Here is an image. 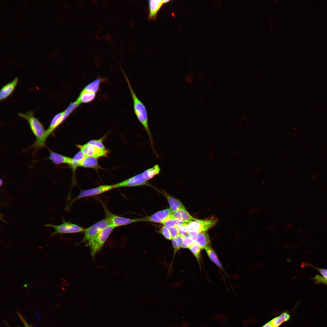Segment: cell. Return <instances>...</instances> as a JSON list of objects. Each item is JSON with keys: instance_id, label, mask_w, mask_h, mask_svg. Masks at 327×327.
Segmentation results:
<instances>
[{"instance_id": "60d3db41", "label": "cell", "mask_w": 327, "mask_h": 327, "mask_svg": "<svg viewBox=\"0 0 327 327\" xmlns=\"http://www.w3.org/2000/svg\"><path fill=\"white\" fill-rule=\"evenodd\" d=\"M286 261L289 262H290L291 261V258L289 257H288Z\"/></svg>"}, {"instance_id": "484cf974", "label": "cell", "mask_w": 327, "mask_h": 327, "mask_svg": "<svg viewBox=\"0 0 327 327\" xmlns=\"http://www.w3.org/2000/svg\"><path fill=\"white\" fill-rule=\"evenodd\" d=\"M188 223L171 218L166 220L162 224L168 228H170L173 226H177L178 227L183 225H187Z\"/></svg>"}, {"instance_id": "d4e9b609", "label": "cell", "mask_w": 327, "mask_h": 327, "mask_svg": "<svg viewBox=\"0 0 327 327\" xmlns=\"http://www.w3.org/2000/svg\"><path fill=\"white\" fill-rule=\"evenodd\" d=\"M104 80V79L97 78L86 86L83 89L87 91L96 93L99 90L100 83Z\"/></svg>"}, {"instance_id": "cb8c5ba5", "label": "cell", "mask_w": 327, "mask_h": 327, "mask_svg": "<svg viewBox=\"0 0 327 327\" xmlns=\"http://www.w3.org/2000/svg\"><path fill=\"white\" fill-rule=\"evenodd\" d=\"M205 249L207 255L211 261L219 268L224 271L221 264L220 263L216 254L213 249L210 246L206 247Z\"/></svg>"}, {"instance_id": "603a6c76", "label": "cell", "mask_w": 327, "mask_h": 327, "mask_svg": "<svg viewBox=\"0 0 327 327\" xmlns=\"http://www.w3.org/2000/svg\"><path fill=\"white\" fill-rule=\"evenodd\" d=\"M290 318V316L288 313H282L279 315L277 316L270 321L273 327H279L284 322L288 321Z\"/></svg>"}, {"instance_id": "8d00e7d4", "label": "cell", "mask_w": 327, "mask_h": 327, "mask_svg": "<svg viewBox=\"0 0 327 327\" xmlns=\"http://www.w3.org/2000/svg\"><path fill=\"white\" fill-rule=\"evenodd\" d=\"M19 315L20 317L21 318V319L22 321L24 323V325L26 326V327H29L27 323H26V322L25 321L24 319L22 318V317L21 316H20V315Z\"/></svg>"}, {"instance_id": "7bdbcfd3", "label": "cell", "mask_w": 327, "mask_h": 327, "mask_svg": "<svg viewBox=\"0 0 327 327\" xmlns=\"http://www.w3.org/2000/svg\"><path fill=\"white\" fill-rule=\"evenodd\" d=\"M111 37V34H109L107 36V38H109Z\"/></svg>"}, {"instance_id": "8992f818", "label": "cell", "mask_w": 327, "mask_h": 327, "mask_svg": "<svg viewBox=\"0 0 327 327\" xmlns=\"http://www.w3.org/2000/svg\"><path fill=\"white\" fill-rule=\"evenodd\" d=\"M109 224V220L106 218L84 229V235L81 242L89 241L100 233Z\"/></svg>"}, {"instance_id": "9a60e30c", "label": "cell", "mask_w": 327, "mask_h": 327, "mask_svg": "<svg viewBox=\"0 0 327 327\" xmlns=\"http://www.w3.org/2000/svg\"><path fill=\"white\" fill-rule=\"evenodd\" d=\"M18 81V78L16 77L12 81L4 85L0 91V100H3L10 96L12 93Z\"/></svg>"}, {"instance_id": "4316f807", "label": "cell", "mask_w": 327, "mask_h": 327, "mask_svg": "<svg viewBox=\"0 0 327 327\" xmlns=\"http://www.w3.org/2000/svg\"><path fill=\"white\" fill-rule=\"evenodd\" d=\"M189 249L200 264V254L202 249L200 247L197 243L194 242Z\"/></svg>"}, {"instance_id": "ee69618b", "label": "cell", "mask_w": 327, "mask_h": 327, "mask_svg": "<svg viewBox=\"0 0 327 327\" xmlns=\"http://www.w3.org/2000/svg\"><path fill=\"white\" fill-rule=\"evenodd\" d=\"M3 182L2 180L1 179V180H0V186H1L3 184Z\"/></svg>"}, {"instance_id": "e575fe53", "label": "cell", "mask_w": 327, "mask_h": 327, "mask_svg": "<svg viewBox=\"0 0 327 327\" xmlns=\"http://www.w3.org/2000/svg\"><path fill=\"white\" fill-rule=\"evenodd\" d=\"M318 270L323 277L327 279V269H324L317 268Z\"/></svg>"}, {"instance_id": "6da1fadb", "label": "cell", "mask_w": 327, "mask_h": 327, "mask_svg": "<svg viewBox=\"0 0 327 327\" xmlns=\"http://www.w3.org/2000/svg\"><path fill=\"white\" fill-rule=\"evenodd\" d=\"M121 71L127 81L131 94L133 101V107L134 113L138 120L142 124L147 133L153 150L155 154L157 155L154 147L153 140L151 133L149 127L148 115L146 107L144 103L139 100L137 96L131 87L128 78L124 73L123 70H122Z\"/></svg>"}, {"instance_id": "d6986e66", "label": "cell", "mask_w": 327, "mask_h": 327, "mask_svg": "<svg viewBox=\"0 0 327 327\" xmlns=\"http://www.w3.org/2000/svg\"><path fill=\"white\" fill-rule=\"evenodd\" d=\"M78 167L93 168L96 170L102 169L98 164L97 158L87 156L80 163Z\"/></svg>"}, {"instance_id": "2e32d148", "label": "cell", "mask_w": 327, "mask_h": 327, "mask_svg": "<svg viewBox=\"0 0 327 327\" xmlns=\"http://www.w3.org/2000/svg\"><path fill=\"white\" fill-rule=\"evenodd\" d=\"M192 238L194 242L198 245L202 249L210 246V237L208 233L206 232L198 233L195 236Z\"/></svg>"}, {"instance_id": "9c48e42d", "label": "cell", "mask_w": 327, "mask_h": 327, "mask_svg": "<svg viewBox=\"0 0 327 327\" xmlns=\"http://www.w3.org/2000/svg\"><path fill=\"white\" fill-rule=\"evenodd\" d=\"M150 185L142 173L135 175L127 179L113 185V188L124 187H132Z\"/></svg>"}, {"instance_id": "681fc988", "label": "cell", "mask_w": 327, "mask_h": 327, "mask_svg": "<svg viewBox=\"0 0 327 327\" xmlns=\"http://www.w3.org/2000/svg\"><path fill=\"white\" fill-rule=\"evenodd\" d=\"M8 327H9L8 326Z\"/></svg>"}, {"instance_id": "d590c367", "label": "cell", "mask_w": 327, "mask_h": 327, "mask_svg": "<svg viewBox=\"0 0 327 327\" xmlns=\"http://www.w3.org/2000/svg\"><path fill=\"white\" fill-rule=\"evenodd\" d=\"M262 327H273L270 321L263 325Z\"/></svg>"}, {"instance_id": "1f68e13d", "label": "cell", "mask_w": 327, "mask_h": 327, "mask_svg": "<svg viewBox=\"0 0 327 327\" xmlns=\"http://www.w3.org/2000/svg\"><path fill=\"white\" fill-rule=\"evenodd\" d=\"M170 231L172 239L176 238L180 235L178 228L177 226H173L169 228Z\"/></svg>"}, {"instance_id": "30bf717a", "label": "cell", "mask_w": 327, "mask_h": 327, "mask_svg": "<svg viewBox=\"0 0 327 327\" xmlns=\"http://www.w3.org/2000/svg\"><path fill=\"white\" fill-rule=\"evenodd\" d=\"M112 189H113V185H103L94 188L82 190L77 197L71 201L70 204L78 199L100 194Z\"/></svg>"}, {"instance_id": "e0dca14e", "label": "cell", "mask_w": 327, "mask_h": 327, "mask_svg": "<svg viewBox=\"0 0 327 327\" xmlns=\"http://www.w3.org/2000/svg\"><path fill=\"white\" fill-rule=\"evenodd\" d=\"M49 159L56 165L67 164L70 165L72 162V158L49 150Z\"/></svg>"}, {"instance_id": "ac0fdd59", "label": "cell", "mask_w": 327, "mask_h": 327, "mask_svg": "<svg viewBox=\"0 0 327 327\" xmlns=\"http://www.w3.org/2000/svg\"><path fill=\"white\" fill-rule=\"evenodd\" d=\"M171 218L176 219L186 223H189L197 220L192 216L185 209L180 210L172 213Z\"/></svg>"}, {"instance_id": "ba28073f", "label": "cell", "mask_w": 327, "mask_h": 327, "mask_svg": "<svg viewBox=\"0 0 327 327\" xmlns=\"http://www.w3.org/2000/svg\"><path fill=\"white\" fill-rule=\"evenodd\" d=\"M106 218L109 220L110 224L115 227L129 224L133 223L144 221V219H130L114 214L107 209L104 208Z\"/></svg>"}, {"instance_id": "5b68a950", "label": "cell", "mask_w": 327, "mask_h": 327, "mask_svg": "<svg viewBox=\"0 0 327 327\" xmlns=\"http://www.w3.org/2000/svg\"><path fill=\"white\" fill-rule=\"evenodd\" d=\"M45 226L51 227L54 229V231L51 234L53 236L57 234L73 233H81L84 231V229L78 225L73 223L70 222H66L64 220L62 223L58 225H55L51 224H47Z\"/></svg>"}, {"instance_id": "836d02e7", "label": "cell", "mask_w": 327, "mask_h": 327, "mask_svg": "<svg viewBox=\"0 0 327 327\" xmlns=\"http://www.w3.org/2000/svg\"><path fill=\"white\" fill-rule=\"evenodd\" d=\"M314 279L318 283H322L327 285V279L319 275L316 276Z\"/></svg>"}, {"instance_id": "ab89813d", "label": "cell", "mask_w": 327, "mask_h": 327, "mask_svg": "<svg viewBox=\"0 0 327 327\" xmlns=\"http://www.w3.org/2000/svg\"><path fill=\"white\" fill-rule=\"evenodd\" d=\"M64 5H65V7H66V8H67V9H68V10H69V9H69V7H68V5H67V4H66V3H65L64 4Z\"/></svg>"}, {"instance_id": "c3c4849f", "label": "cell", "mask_w": 327, "mask_h": 327, "mask_svg": "<svg viewBox=\"0 0 327 327\" xmlns=\"http://www.w3.org/2000/svg\"><path fill=\"white\" fill-rule=\"evenodd\" d=\"M108 19H109V20L110 21H112V19H111V18H108Z\"/></svg>"}, {"instance_id": "f1b7e54d", "label": "cell", "mask_w": 327, "mask_h": 327, "mask_svg": "<svg viewBox=\"0 0 327 327\" xmlns=\"http://www.w3.org/2000/svg\"><path fill=\"white\" fill-rule=\"evenodd\" d=\"M107 136V134H106L99 139L90 140L87 143L101 149H106L103 143L104 140L106 138Z\"/></svg>"}, {"instance_id": "4fadbf2b", "label": "cell", "mask_w": 327, "mask_h": 327, "mask_svg": "<svg viewBox=\"0 0 327 327\" xmlns=\"http://www.w3.org/2000/svg\"><path fill=\"white\" fill-rule=\"evenodd\" d=\"M158 191L162 194L167 200L170 209L172 213L182 209H185L182 202L179 200L171 196L163 190H159Z\"/></svg>"}, {"instance_id": "f35d334b", "label": "cell", "mask_w": 327, "mask_h": 327, "mask_svg": "<svg viewBox=\"0 0 327 327\" xmlns=\"http://www.w3.org/2000/svg\"><path fill=\"white\" fill-rule=\"evenodd\" d=\"M103 5L105 7H107L108 6V4L105 1H104L103 3Z\"/></svg>"}, {"instance_id": "7a4b0ae2", "label": "cell", "mask_w": 327, "mask_h": 327, "mask_svg": "<svg viewBox=\"0 0 327 327\" xmlns=\"http://www.w3.org/2000/svg\"><path fill=\"white\" fill-rule=\"evenodd\" d=\"M19 116L26 120L28 122L30 128L36 138L33 146L36 148H39L45 145L46 139L45 135V130L39 120L34 116L32 111L26 113H19Z\"/></svg>"}, {"instance_id": "7dc6e473", "label": "cell", "mask_w": 327, "mask_h": 327, "mask_svg": "<svg viewBox=\"0 0 327 327\" xmlns=\"http://www.w3.org/2000/svg\"><path fill=\"white\" fill-rule=\"evenodd\" d=\"M110 41L111 42H114V40L112 39H110Z\"/></svg>"}, {"instance_id": "d6a6232c", "label": "cell", "mask_w": 327, "mask_h": 327, "mask_svg": "<svg viewBox=\"0 0 327 327\" xmlns=\"http://www.w3.org/2000/svg\"><path fill=\"white\" fill-rule=\"evenodd\" d=\"M187 225H183L178 227L180 235L183 236L188 235Z\"/></svg>"}, {"instance_id": "3957f363", "label": "cell", "mask_w": 327, "mask_h": 327, "mask_svg": "<svg viewBox=\"0 0 327 327\" xmlns=\"http://www.w3.org/2000/svg\"><path fill=\"white\" fill-rule=\"evenodd\" d=\"M115 227L111 224L106 226L100 233L88 241L87 246L91 249V254L94 258L103 246Z\"/></svg>"}, {"instance_id": "ffe728a7", "label": "cell", "mask_w": 327, "mask_h": 327, "mask_svg": "<svg viewBox=\"0 0 327 327\" xmlns=\"http://www.w3.org/2000/svg\"><path fill=\"white\" fill-rule=\"evenodd\" d=\"M96 93L87 91L83 89L76 101L80 104L82 103H87L92 101L95 97Z\"/></svg>"}, {"instance_id": "b9f144b4", "label": "cell", "mask_w": 327, "mask_h": 327, "mask_svg": "<svg viewBox=\"0 0 327 327\" xmlns=\"http://www.w3.org/2000/svg\"><path fill=\"white\" fill-rule=\"evenodd\" d=\"M92 2H93V3H94L96 4V3H97V1L96 0H92Z\"/></svg>"}, {"instance_id": "4dcf8cb0", "label": "cell", "mask_w": 327, "mask_h": 327, "mask_svg": "<svg viewBox=\"0 0 327 327\" xmlns=\"http://www.w3.org/2000/svg\"><path fill=\"white\" fill-rule=\"evenodd\" d=\"M160 233L167 239L170 240L172 237L169 228L165 226H163L161 229Z\"/></svg>"}, {"instance_id": "f546056e", "label": "cell", "mask_w": 327, "mask_h": 327, "mask_svg": "<svg viewBox=\"0 0 327 327\" xmlns=\"http://www.w3.org/2000/svg\"><path fill=\"white\" fill-rule=\"evenodd\" d=\"M194 242L192 238L188 235L185 236L181 247L183 248H189Z\"/></svg>"}, {"instance_id": "74e56055", "label": "cell", "mask_w": 327, "mask_h": 327, "mask_svg": "<svg viewBox=\"0 0 327 327\" xmlns=\"http://www.w3.org/2000/svg\"><path fill=\"white\" fill-rule=\"evenodd\" d=\"M78 4L80 6H83V2L82 1H81V0L78 1Z\"/></svg>"}, {"instance_id": "44dd1931", "label": "cell", "mask_w": 327, "mask_h": 327, "mask_svg": "<svg viewBox=\"0 0 327 327\" xmlns=\"http://www.w3.org/2000/svg\"><path fill=\"white\" fill-rule=\"evenodd\" d=\"M82 152L80 151L77 152L72 158V161L71 164L69 165L72 170L73 176H75V171L80 163L86 157Z\"/></svg>"}, {"instance_id": "bcb514c9", "label": "cell", "mask_w": 327, "mask_h": 327, "mask_svg": "<svg viewBox=\"0 0 327 327\" xmlns=\"http://www.w3.org/2000/svg\"><path fill=\"white\" fill-rule=\"evenodd\" d=\"M101 33V31H100V30L98 31H97V34H100Z\"/></svg>"}, {"instance_id": "7402d4cb", "label": "cell", "mask_w": 327, "mask_h": 327, "mask_svg": "<svg viewBox=\"0 0 327 327\" xmlns=\"http://www.w3.org/2000/svg\"><path fill=\"white\" fill-rule=\"evenodd\" d=\"M160 170L159 166L155 164L153 167L144 170L142 173L144 177L148 181L158 175Z\"/></svg>"}, {"instance_id": "52a82bcc", "label": "cell", "mask_w": 327, "mask_h": 327, "mask_svg": "<svg viewBox=\"0 0 327 327\" xmlns=\"http://www.w3.org/2000/svg\"><path fill=\"white\" fill-rule=\"evenodd\" d=\"M76 146L86 156L96 158L107 157L109 152L106 149H101L87 143L83 145L77 144Z\"/></svg>"}, {"instance_id": "8fae6325", "label": "cell", "mask_w": 327, "mask_h": 327, "mask_svg": "<svg viewBox=\"0 0 327 327\" xmlns=\"http://www.w3.org/2000/svg\"><path fill=\"white\" fill-rule=\"evenodd\" d=\"M172 212L170 209L159 211L153 215L144 218V221L162 224L166 220L171 218Z\"/></svg>"}, {"instance_id": "f6af8a7d", "label": "cell", "mask_w": 327, "mask_h": 327, "mask_svg": "<svg viewBox=\"0 0 327 327\" xmlns=\"http://www.w3.org/2000/svg\"><path fill=\"white\" fill-rule=\"evenodd\" d=\"M100 28L101 30H103V26H101V25H100Z\"/></svg>"}, {"instance_id": "5bb4252c", "label": "cell", "mask_w": 327, "mask_h": 327, "mask_svg": "<svg viewBox=\"0 0 327 327\" xmlns=\"http://www.w3.org/2000/svg\"><path fill=\"white\" fill-rule=\"evenodd\" d=\"M63 111L56 114L52 119L48 129L45 130V137L46 139L54 130L64 121Z\"/></svg>"}, {"instance_id": "7c38bea8", "label": "cell", "mask_w": 327, "mask_h": 327, "mask_svg": "<svg viewBox=\"0 0 327 327\" xmlns=\"http://www.w3.org/2000/svg\"><path fill=\"white\" fill-rule=\"evenodd\" d=\"M170 0H151L148 1L149 13L148 18L149 19H155L158 12L162 6L165 4L169 2Z\"/></svg>"}, {"instance_id": "277c9868", "label": "cell", "mask_w": 327, "mask_h": 327, "mask_svg": "<svg viewBox=\"0 0 327 327\" xmlns=\"http://www.w3.org/2000/svg\"><path fill=\"white\" fill-rule=\"evenodd\" d=\"M217 222V219L213 216L204 220L197 219L187 224L188 232L197 233L206 232L215 226Z\"/></svg>"}, {"instance_id": "83f0119b", "label": "cell", "mask_w": 327, "mask_h": 327, "mask_svg": "<svg viewBox=\"0 0 327 327\" xmlns=\"http://www.w3.org/2000/svg\"><path fill=\"white\" fill-rule=\"evenodd\" d=\"M185 236L180 235L172 239V244L174 252H176L181 247Z\"/></svg>"}]
</instances>
